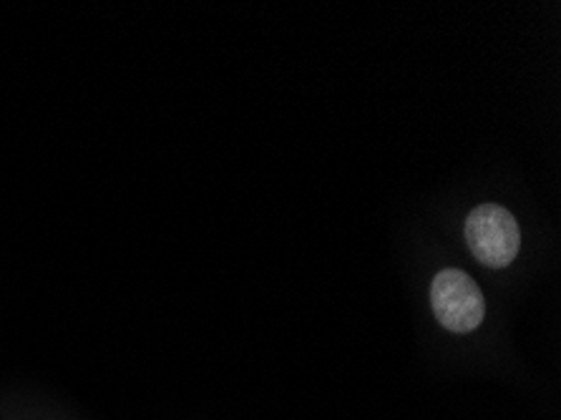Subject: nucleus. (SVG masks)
Returning <instances> with one entry per match:
<instances>
[{"label": "nucleus", "mask_w": 561, "mask_h": 420, "mask_svg": "<svg viewBox=\"0 0 561 420\" xmlns=\"http://www.w3.org/2000/svg\"><path fill=\"white\" fill-rule=\"evenodd\" d=\"M466 242L481 264L501 270L522 250V229L506 207L481 204L466 217Z\"/></svg>", "instance_id": "nucleus-1"}, {"label": "nucleus", "mask_w": 561, "mask_h": 420, "mask_svg": "<svg viewBox=\"0 0 561 420\" xmlns=\"http://www.w3.org/2000/svg\"><path fill=\"white\" fill-rule=\"evenodd\" d=\"M431 303L438 322L450 332H471L486 315L479 285L461 270H440L433 277Z\"/></svg>", "instance_id": "nucleus-2"}]
</instances>
